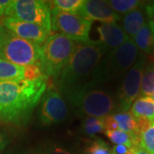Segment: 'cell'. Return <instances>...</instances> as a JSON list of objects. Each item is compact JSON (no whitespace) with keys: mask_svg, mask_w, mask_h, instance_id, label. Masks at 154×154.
<instances>
[{"mask_svg":"<svg viewBox=\"0 0 154 154\" xmlns=\"http://www.w3.org/2000/svg\"><path fill=\"white\" fill-rule=\"evenodd\" d=\"M145 24V11L140 7L123 17L122 28L129 38H134Z\"/></svg>","mask_w":154,"mask_h":154,"instance_id":"5bb4252c","label":"cell"},{"mask_svg":"<svg viewBox=\"0 0 154 154\" xmlns=\"http://www.w3.org/2000/svg\"><path fill=\"white\" fill-rule=\"evenodd\" d=\"M151 99H152V101H153V102H154V94H152V96H151Z\"/></svg>","mask_w":154,"mask_h":154,"instance_id":"d590c367","label":"cell"},{"mask_svg":"<svg viewBox=\"0 0 154 154\" xmlns=\"http://www.w3.org/2000/svg\"><path fill=\"white\" fill-rule=\"evenodd\" d=\"M128 149L129 148L122 145H116L111 150V152L112 154H127V152H128Z\"/></svg>","mask_w":154,"mask_h":154,"instance_id":"f1b7e54d","label":"cell"},{"mask_svg":"<svg viewBox=\"0 0 154 154\" xmlns=\"http://www.w3.org/2000/svg\"><path fill=\"white\" fill-rule=\"evenodd\" d=\"M17 154H28V153H17Z\"/></svg>","mask_w":154,"mask_h":154,"instance_id":"8d00e7d4","label":"cell"},{"mask_svg":"<svg viewBox=\"0 0 154 154\" xmlns=\"http://www.w3.org/2000/svg\"><path fill=\"white\" fill-rule=\"evenodd\" d=\"M132 148H134V150L135 154H150L145 149L142 148L140 146H133Z\"/></svg>","mask_w":154,"mask_h":154,"instance_id":"1f68e13d","label":"cell"},{"mask_svg":"<svg viewBox=\"0 0 154 154\" xmlns=\"http://www.w3.org/2000/svg\"><path fill=\"white\" fill-rule=\"evenodd\" d=\"M87 150L91 154H112L108 145L102 140H96Z\"/></svg>","mask_w":154,"mask_h":154,"instance_id":"484cf974","label":"cell"},{"mask_svg":"<svg viewBox=\"0 0 154 154\" xmlns=\"http://www.w3.org/2000/svg\"><path fill=\"white\" fill-rule=\"evenodd\" d=\"M146 62V54L139 53L136 62L127 72L116 94V102L118 112L128 111L140 95L141 79Z\"/></svg>","mask_w":154,"mask_h":154,"instance_id":"9c48e42d","label":"cell"},{"mask_svg":"<svg viewBox=\"0 0 154 154\" xmlns=\"http://www.w3.org/2000/svg\"><path fill=\"white\" fill-rule=\"evenodd\" d=\"M69 110L65 100L58 90L46 89L38 110V124L42 127L59 124L66 121Z\"/></svg>","mask_w":154,"mask_h":154,"instance_id":"30bf717a","label":"cell"},{"mask_svg":"<svg viewBox=\"0 0 154 154\" xmlns=\"http://www.w3.org/2000/svg\"><path fill=\"white\" fill-rule=\"evenodd\" d=\"M154 94V63L146 62L144 69L141 84H140V96L151 97Z\"/></svg>","mask_w":154,"mask_h":154,"instance_id":"d6986e66","label":"cell"},{"mask_svg":"<svg viewBox=\"0 0 154 154\" xmlns=\"http://www.w3.org/2000/svg\"><path fill=\"white\" fill-rule=\"evenodd\" d=\"M79 116L103 118L111 115L116 109L114 97L99 83L92 80L63 95Z\"/></svg>","mask_w":154,"mask_h":154,"instance_id":"3957f363","label":"cell"},{"mask_svg":"<svg viewBox=\"0 0 154 154\" xmlns=\"http://www.w3.org/2000/svg\"><path fill=\"white\" fill-rule=\"evenodd\" d=\"M81 129L84 134H88L89 136H94L99 133H105V128L103 118L86 116L82 122Z\"/></svg>","mask_w":154,"mask_h":154,"instance_id":"ffe728a7","label":"cell"},{"mask_svg":"<svg viewBox=\"0 0 154 154\" xmlns=\"http://www.w3.org/2000/svg\"><path fill=\"white\" fill-rule=\"evenodd\" d=\"M85 0H54L49 2L51 8L70 14H76L84 5Z\"/></svg>","mask_w":154,"mask_h":154,"instance_id":"44dd1931","label":"cell"},{"mask_svg":"<svg viewBox=\"0 0 154 154\" xmlns=\"http://www.w3.org/2000/svg\"><path fill=\"white\" fill-rule=\"evenodd\" d=\"M145 13L148 17L149 21L154 22V2L146 6Z\"/></svg>","mask_w":154,"mask_h":154,"instance_id":"83f0119b","label":"cell"},{"mask_svg":"<svg viewBox=\"0 0 154 154\" xmlns=\"http://www.w3.org/2000/svg\"><path fill=\"white\" fill-rule=\"evenodd\" d=\"M45 75L41 70L40 67L36 63L34 64H30L28 66H25L24 69V80L28 81H35L39 78L44 76Z\"/></svg>","mask_w":154,"mask_h":154,"instance_id":"d4e9b609","label":"cell"},{"mask_svg":"<svg viewBox=\"0 0 154 154\" xmlns=\"http://www.w3.org/2000/svg\"><path fill=\"white\" fill-rule=\"evenodd\" d=\"M11 3L10 0H0V17L5 16L6 9Z\"/></svg>","mask_w":154,"mask_h":154,"instance_id":"f546056e","label":"cell"},{"mask_svg":"<svg viewBox=\"0 0 154 154\" xmlns=\"http://www.w3.org/2000/svg\"><path fill=\"white\" fill-rule=\"evenodd\" d=\"M76 43L57 33L51 35L42 45L41 56L37 62L45 75L56 79L70 59Z\"/></svg>","mask_w":154,"mask_h":154,"instance_id":"8992f818","label":"cell"},{"mask_svg":"<svg viewBox=\"0 0 154 154\" xmlns=\"http://www.w3.org/2000/svg\"><path fill=\"white\" fill-rule=\"evenodd\" d=\"M41 49V45L20 38L0 25V59L19 66H28L39 60Z\"/></svg>","mask_w":154,"mask_h":154,"instance_id":"5b68a950","label":"cell"},{"mask_svg":"<svg viewBox=\"0 0 154 154\" xmlns=\"http://www.w3.org/2000/svg\"><path fill=\"white\" fill-rule=\"evenodd\" d=\"M149 27H150V28H151V30H152V33H153L154 35V22H149Z\"/></svg>","mask_w":154,"mask_h":154,"instance_id":"d6a6232c","label":"cell"},{"mask_svg":"<svg viewBox=\"0 0 154 154\" xmlns=\"http://www.w3.org/2000/svg\"><path fill=\"white\" fill-rule=\"evenodd\" d=\"M1 25L5 27L18 37L39 45L44 44L51 36V32L37 24L23 22L11 17H5Z\"/></svg>","mask_w":154,"mask_h":154,"instance_id":"8fae6325","label":"cell"},{"mask_svg":"<svg viewBox=\"0 0 154 154\" xmlns=\"http://www.w3.org/2000/svg\"><path fill=\"white\" fill-rule=\"evenodd\" d=\"M7 143H8L7 138H6V136L3 133L0 131V152L5 149Z\"/></svg>","mask_w":154,"mask_h":154,"instance_id":"4dcf8cb0","label":"cell"},{"mask_svg":"<svg viewBox=\"0 0 154 154\" xmlns=\"http://www.w3.org/2000/svg\"><path fill=\"white\" fill-rule=\"evenodd\" d=\"M41 154H70L66 150L57 146H49L47 147H45V150L41 152Z\"/></svg>","mask_w":154,"mask_h":154,"instance_id":"4316f807","label":"cell"},{"mask_svg":"<svg viewBox=\"0 0 154 154\" xmlns=\"http://www.w3.org/2000/svg\"><path fill=\"white\" fill-rule=\"evenodd\" d=\"M140 146L150 154H154V121L141 134Z\"/></svg>","mask_w":154,"mask_h":154,"instance_id":"cb8c5ba5","label":"cell"},{"mask_svg":"<svg viewBox=\"0 0 154 154\" xmlns=\"http://www.w3.org/2000/svg\"><path fill=\"white\" fill-rule=\"evenodd\" d=\"M48 78L44 75L35 81L0 82V122L27 124L47 89Z\"/></svg>","mask_w":154,"mask_h":154,"instance_id":"6da1fadb","label":"cell"},{"mask_svg":"<svg viewBox=\"0 0 154 154\" xmlns=\"http://www.w3.org/2000/svg\"><path fill=\"white\" fill-rule=\"evenodd\" d=\"M139 57V49L132 38L102 57L92 73L91 79L99 84L108 82L123 75L134 65Z\"/></svg>","mask_w":154,"mask_h":154,"instance_id":"277c9868","label":"cell"},{"mask_svg":"<svg viewBox=\"0 0 154 154\" xmlns=\"http://www.w3.org/2000/svg\"><path fill=\"white\" fill-rule=\"evenodd\" d=\"M107 51L99 41L89 40L75 45L69 63L55 79L59 93L64 95L90 81L94 69Z\"/></svg>","mask_w":154,"mask_h":154,"instance_id":"7a4b0ae2","label":"cell"},{"mask_svg":"<svg viewBox=\"0 0 154 154\" xmlns=\"http://www.w3.org/2000/svg\"><path fill=\"white\" fill-rule=\"evenodd\" d=\"M48 3L41 0H13L7 7L5 16L37 24L51 32V13Z\"/></svg>","mask_w":154,"mask_h":154,"instance_id":"52a82bcc","label":"cell"},{"mask_svg":"<svg viewBox=\"0 0 154 154\" xmlns=\"http://www.w3.org/2000/svg\"><path fill=\"white\" fill-rule=\"evenodd\" d=\"M105 134L116 145H122L127 146L128 148H131L133 146L132 137L128 133L117 129V130H106L105 131Z\"/></svg>","mask_w":154,"mask_h":154,"instance_id":"603a6c76","label":"cell"},{"mask_svg":"<svg viewBox=\"0 0 154 154\" xmlns=\"http://www.w3.org/2000/svg\"><path fill=\"white\" fill-rule=\"evenodd\" d=\"M99 34V42L110 51L120 46L130 38L116 23H101L97 28Z\"/></svg>","mask_w":154,"mask_h":154,"instance_id":"4fadbf2b","label":"cell"},{"mask_svg":"<svg viewBox=\"0 0 154 154\" xmlns=\"http://www.w3.org/2000/svg\"><path fill=\"white\" fill-rule=\"evenodd\" d=\"M108 3L116 13L125 15L143 5V2L139 0H110Z\"/></svg>","mask_w":154,"mask_h":154,"instance_id":"7402d4cb","label":"cell"},{"mask_svg":"<svg viewBox=\"0 0 154 154\" xmlns=\"http://www.w3.org/2000/svg\"><path fill=\"white\" fill-rule=\"evenodd\" d=\"M150 55H152V59H153V63H154V48L153 50H152V51L151 52V54Z\"/></svg>","mask_w":154,"mask_h":154,"instance_id":"836d02e7","label":"cell"},{"mask_svg":"<svg viewBox=\"0 0 154 154\" xmlns=\"http://www.w3.org/2000/svg\"><path fill=\"white\" fill-rule=\"evenodd\" d=\"M78 15L89 21H99L102 23H116L122 17L111 9L108 1L85 0Z\"/></svg>","mask_w":154,"mask_h":154,"instance_id":"7c38bea8","label":"cell"},{"mask_svg":"<svg viewBox=\"0 0 154 154\" xmlns=\"http://www.w3.org/2000/svg\"><path fill=\"white\" fill-rule=\"evenodd\" d=\"M51 30L79 43L90 40L89 33L93 22L76 14H70L51 8Z\"/></svg>","mask_w":154,"mask_h":154,"instance_id":"ba28073f","label":"cell"},{"mask_svg":"<svg viewBox=\"0 0 154 154\" xmlns=\"http://www.w3.org/2000/svg\"><path fill=\"white\" fill-rule=\"evenodd\" d=\"M111 116L120 130L129 134L133 140H140V137L136 134V120L130 111L116 112Z\"/></svg>","mask_w":154,"mask_h":154,"instance_id":"2e32d148","label":"cell"},{"mask_svg":"<svg viewBox=\"0 0 154 154\" xmlns=\"http://www.w3.org/2000/svg\"><path fill=\"white\" fill-rule=\"evenodd\" d=\"M138 49L142 51L145 54H151L154 48V35L149 24L146 23L142 28L138 32V33L133 38Z\"/></svg>","mask_w":154,"mask_h":154,"instance_id":"ac0fdd59","label":"cell"},{"mask_svg":"<svg viewBox=\"0 0 154 154\" xmlns=\"http://www.w3.org/2000/svg\"><path fill=\"white\" fill-rule=\"evenodd\" d=\"M81 154H91V153H90V152H88V150H86V151H84V152H82Z\"/></svg>","mask_w":154,"mask_h":154,"instance_id":"e575fe53","label":"cell"},{"mask_svg":"<svg viewBox=\"0 0 154 154\" xmlns=\"http://www.w3.org/2000/svg\"><path fill=\"white\" fill-rule=\"evenodd\" d=\"M130 113L134 118L143 117L154 121V102L151 97L140 96L131 105Z\"/></svg>","mask_w":154,"mask_h":154,"instance_id":"9a60e30c","label":"cell"},{"mask_svg":"<svg viewBox=\"0 0 154 154\" xmlns=\"http://www.w3.org/2000/svg\"><path fill=\"white\" fill-rule=\"evenodd\" d=\"M24 66L0 59V82H17L24 79Z\"/></svg>","mask_w":154,"mask_h":154,"instance_id":"e0dca14e","label":"cell"}]
</instances>
